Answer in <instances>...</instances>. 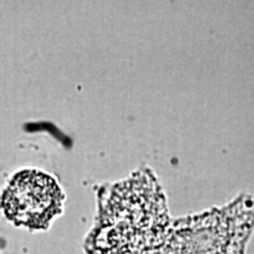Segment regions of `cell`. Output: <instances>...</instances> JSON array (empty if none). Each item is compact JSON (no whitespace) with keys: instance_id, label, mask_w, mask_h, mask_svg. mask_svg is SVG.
Segmentation results:
<instances>
[{"instance_id":"1","label":"cell","mask_w":254,"mask_h":254,"mask_svg":"<svg viewBox=\"0 0 254 254\" xmlns=\"http://www.w3.org/2000/svg\"><path fill=\"white\" fill-rule=\"evenodd\" d=\"M254 227V206L235 203L171 223L161 246L150 254H245Z\"/></svg>"},{"instance_id":"2","label":"cell","mask_w":254,"mask_h":254,"mask_svg":"<svg viewBox=\"0 0 254 254\" xmlns=\"http://www.w3.org/2000/svg\"><path fill=\"white\" fill-rule=\"evenodd\" d=\"M1 207L6 219L17 227L45 231L63 213L64 194L48 174L40 171H22L5 188Z\"/></svg>"}]
</instances>
